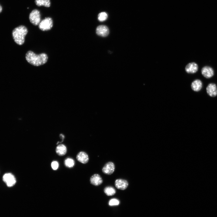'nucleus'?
<instances>
[{
  "label": "nucleus",
  "mask_w": 217,
  "mask_h": 217,
  "mask_svg": "<svg viewBox=\"0 0 217 217\" xmlns=\"http://www.w3.org/2000/svg\"><path fill=\"white\" fill-rule=\"evenodd\" d=\"M27 33V28L23 25L14 28L12 31V35L15 42L19 45H22L24 42L25 37Z\"/></svg>",
  "instance_id": "f03ea898"
},
{
  "label": "nucleus",
  "mask_w": 217,
  "mask_h": 217,
  "mask_svg": "<svg viewBox=\"0 0 217 217\" xmlns=\"http://www.w3.org/2000/svg\"><path fill=\"white\" fill-rule=\"evenodd\" d=\"M35 2L36 5L39 7L43 6L49 7L51 5L50 0H35Z\"/></svg>",
  "instance_id": "dca6fc26"
},
{
  "label": "nucleus",
  "mask_w": 217,
  "mask_h": 217,
  "mask_svg": "<svg viewBox=\"0 0 217 217\" xmlns=\"http://www.w3.org/2000/svg\"><path fill=\"white\" fill-rule=\"evenodd\" d=\"M105 193L108 196H112L115 194L116 191L112 187L108 186L105 187L104 189Z\"/></svg>",
  "instance_id": "f3484780"
},
{
  "label": "nucleus",
  "mask_w": 217,
  "mask_h": 217,
  "mask_svg": "<svg viewBox=\"0 0 217 217\" xmlns=\"http://www.w3.org/2000/svg\"><path fill=\"white\" fill-rule=\"evenodd\" d=\"M115 184L117 188L121 190H125L128 185V182L126 180L121 179L116 180Z\"/></svg>",
  "instance_id": "6e6552de"
},
{
  "label": "nucleus",
  "mask_w": 217,
  "mask_h": 217,
  "mask_svg": "<svg viewBox=\"0 0 217 217\" xmlns=\"http://www.w3.org/2000/svg\"><path fill=\"white\" fill-rule=\"evenodd\" d=\"M119 203V201L118 200L115 198L111 199L109 202V205L111 206L118 205Z\"/></svg>",
  "instance_id": "aec40b11"
},
{
  "label": "nucleus",
  "mask_w": 217,
  "mask_h": 217,
  "mask_svg": "<svg viewBox=\"0 0 217 217\" xmlns=\"http://www.w3.org/2000/svg\"><path fill=\"white\" fill-rule=\"evenodd\" d=\"M208 95L211 97H215L217 95V88L216 85L213 83L209 84L206 88Z\"/></svg>",
  "instance_id": "1a4fd4ad"
},
{
  "label": "nucleus",
  "mask_w": 217,
  "mask_h": 217,
  "mask_svg": "<svg viewBox=\"0 0 217 217\" xmlns=\"http://www.w3.org/2000/svg\"><path fill=\"white\" fill-rule=\"evenodd\" d=\"M90 181L91 184L96 186L101 184L103 182L101 177L98 174H95L92 176Z\"/></svg>",
  "instance_id": "9b49d317"
},
{
  "label": "nucleus",
  "mask_w": 217,
  "mask_h": 217,
  "mask_svg": "<svg viewBox=\"0 0 217 217\" xmlns=\"http://www.w3.org/2000/svg\"><path fill=\"white\" fill-rule=\"evenodd\" d=\"M201 73L204 77L207 78H209L213 75L214 71L211 67L206 66L202 68Z\"/></svg>",
  "instance_id": "9d476101"
},
{
  "label": "nucleus",
  "mask_w": 217,
  "mask_h": 217,
  "mask_svg": "<svg viewBox=\"0 0 217 217\" xmlns=\"http://www.w3.org/2000/svg\"><path fill=\"white\" fill-rule=\"evenodd\" d=\"M25 58L28 63L36 66L45 64L47 62L48 59V57L45 53H42L37 55L31 51L27 52L26 54Z\"/></svg>",
  "instance_id": "f257e3e1"
},
{
  "label": "nucleus",
  "mask_w": 217,
  "mask_h": 217,
  "mask_svg": "<svg viewBox=\"0 0 217 217\" xmlns=\"http://www.w3.org/2000/svg\"><path fill=\"white\" fill-rule=\"evenodd\" d=\"M75 164L74 160L72 158H68L64 161L65 165L68 168H71L73 167Z\"/></svg>",
  "instance_id": "a211bd4d"
},
{
  "label": "nucleus",
  "mask_w": 217,
  "mask_h": 217,
  "mask_svg": "<svg viewBox=\"0 0 217 217\" xmlns=\"http://www.w3.org/2000/svg\"><path fill=\"white\" fill-rule=\"evenodd\" d=\"M56 152L58 155L60 156H64L66 153V147L63 144H60L57 146L56 148Z\"/></svg>",
  "instance_id": "2eb2a0df"
},
{
  "label": "nucleus",
  "mask_w": 217,
  "mask_h": 217,
  "mask_svg": "<svg viewBox=\"0 0 217 217\" xmlns=\"http://www.w3.org/2000/svg\"><path fill=\"white\" fill-rule=\"evenodd\" d=\"M115 169V165L113 162H109L106 163L102 168V171L105 174L110 175L112 174Z\"/></svg>",
  "instance_id": "423d86ee"
},
{
  "label": "nucleus",
  "mask_w": 217,
  "mask_h": 217,
  "mask_svg": "<svg viewBox=\"0 0 217 217\" xmlns=\"http://www.w3.org/2000/svg\"><path fill=\"white\" fill-rule=\"evenodd\" d=\"M30 22L35 26L39 25L41 21V15L40 11L35 9L32 10L29 16Z\"/></svg>",
  "instance_id": "20e7f679"
},
{
  "label": "nucleus",
  "mask_w": 217,
  "mask_h": 217,
  "mask_svg": "<svg viewBox=\"0 0 217 217\" xmlns=\"http://www.w3.org/2000/svg\"><path fill=\"white\" fill-rule=\"evenodd\" d=\"M51 167L54 170H57L58 167V163L56 161H53L51 163Z\"/></svg>",
  "instance_id": "412c9836"
},
{
  "label": "nucleus",
  "mask_w": 217,
  "mask_h": 217,
  "mask_svg": "<svg viewBox=\"0 0 217 217\" xmlns=\"http://www.w3.org/2000/svg\"><path fill=\"white\" fill-rule=\"evenodd\" d=\"M2 10V7L0 5V13L1 12Z\"/></svg>",
  "instance_id": "4be33fe9"
},
{
  "label": "nucleus",
  "mask_w": 217,
  "mask_h": 217,
  "mask_svg": "<svg viewBox=\"0 0 217 217\" xmlns=\"http://www.w3.org/2000/svg\"><path fill=\"white\" fill-rule=\"evenodd\" d=\"M3 181L8 187L13 186L16 182V178L12 174L10 173L5 174L3 176Z\"/></svg>",
  "instance_id": "39448f33"
},
{
  "label": "nucleus",
  "mask_w": 217,
  "mask_h": 217,
  "mask_svg": "<svg viewBox=\"0 0 217 217\" xmlns=\"http://www.w3.org/2000/svg\"><path fill=\"white\" fill-rule=\"evenodd\" d=\"M198 69V66L195 62H191L188 64L186 66V71L189 74H193L197 71Z\"/></svg>",
  "instance_id": "f8f14e48"
},
{
  "label": "nucleus",
  "mask_w": 217,
  "mask_h": 217,
  "mask_svg": "<svg viewBox=\"0 0 217 217\" xmlns=\"http://www.w3.org/2000/svg\"><path fill=\"white\" fill-rule=\"evenodd\" d=\"M76 158L79 162L83 163H87L89 161V157L87 154L84 152H80L77 155Z\"/></svg>",
  "instance_id": "ddd939ff"
},
{
  "label": "nucleus",
  "mask_w": 217,
  "mask_h": 217,
  "mask_svg": "<svg viewBox=\"0 0 217 217\" xmlns=\"http://www.w3.org/2000/svg\"><path fill=\"white\" fill-rule=\"evenodd\" d=\"M202 87V83L201 81L198 79L193 81L191 84V87L194 91L198 92L200 90Z\"/></svg>",
  "instance_id": "4468645a"
},
{
  "label": "nucleus",
  "mask_w": 217,
  "mask_h": 217,
  "mask_svg": "<svg viewBox=\"0 0 217 217\" xmlns=\"http://www.w3.org/2000/svg\"><path fill=\"white\" fill-rule=\"evenodd\" d=\"M108 17V15L105 12H102L98 14V19L100 21H103L106 20Z\"/></svg>",
  "instance_id": "6ab92c4d"
},
{
  "label": "nucleus",
  "mask_w": 217,
  "mask_h": 217,
  "mask_svg": "<svg viewBox=\"0 0 217 217\" xmlns=\"http://www.w3.org/2000/svg\"><path fill=\"white\" fill-rule=\"evenodd\" d=\"M96 33L99 36L106 37L109 34V29L108 27L105 25H100L96 28Z\"/></svg>",
  "instance_id": "0eeeda50"
},
{
  "label": "nucleus",
  "mask_w": 217,
  "mask_h": 217,
  "mask_svg": "<svg viewBox=\"0 0 217 217\" xmlns=\"http://www.w3.org/2000/svg\"><path fill=\"white\" fill-rule=\"evenodd\" d=\"M53 25L52 18L50 17H47L40 21L39 24V28L43 31H48L52 28Z\"/></svg>",
  "instance_id": "7ed1b4c3"
}]
</instances>
